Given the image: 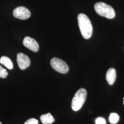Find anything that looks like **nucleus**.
Here are the masks:
<instances>
[{"mask_svg": "<svg viewBox=\"0 0 124 124\" xmlns=\"http://www.w3.org/2000/svg\"><path fill=\"white\" fill-rule=\"evenodd\" d=\"M78 22L80 32L83 38L89 39L93 34V26L88 17L85 14L80 13L78 17Z\"/></svg>", "mask_w": 124, "mask_h": 124, "instance_id": "1", "label": "nucleus"}, {"mask_svg": "<svg viewBox=\"0 0 124 124\" xmlns=\"http://www.w3.org/2000/svg\"><path fill=\"white\" fill-rule=\"evenodd\" d=\"M94 9L96 12L100 16L108 19L115 18V11L110 6L104 2H99L94 5Z\"/></svg>", "mask_w": 124, "mask_h": 124, "instance_id": "2", "label": "nucleus"}, {"mask_svg": "<svg viewBox=\"0 0 124 124\" xmlns=\"http://www.w3.org/2000/svg\"><path fill=\"white\" fill-rule=\"evenodd\" d=\"M86 96L87 92L85 89H80L75 93L71 103V108L73 111H78L82 108L86 100Z\"/></svg>", "mask_w": 124, "mask_h": 124, "instance_id": "3", "label": "nucleus"}, {"mask_svg": "<svg viewBox=\"0 0 124 124\" xmlns=\"http://www.w3.org/2000/svg\"><path fill=\"white\" fill-rule=\"evenodd\" d=\"M50 64L54 70L61 74H66L69 70L66 63L58 58H53L50 61Z\"/></svg>", "mask_w": 124, "mask_h": 124, "instance_id": "4", "label": "nucleus"}, {"mask_svg": "<svg viewBox=\"0 0 124 124\" xmlns=\"http://www.w3.org/2000/svg\"><path fill=\"white\" fill-rule=\"evenodd\" d=\"M13 15L15 18L22 20H25L31 17V13L25 7L20 6L13 10Z\"/></svg>", "mask_w": 124, "mask_h": 124, "instance_id": "5", "label": "nucleus"}, {"mask_svg": "<svg viewBox=\"0 0 124 124\" xmlns=\"http://www.w3.org/2000/svg\"><path fill=\"white\" fill-rule=\"evenodd\" d=\"M17 61L18 66L21 70L26 69L30 66L31 62L29 57L26 54L22 53L17 54Z\"/></svg>", "mask_w": 124, "mask_h": 124, "instance_id": "6", "label": "nucleus"}, {"mask_svg": "<svg viewBox=\"0 0 124 124\" xmlns=\"http://www.w3.org/2000/svg\"><path fill=\"white\" fill-rule=\"evenodd\" d=\"M23 46L34 53L39 51V45L35 39L29 36L25 37L23 40Z\"/></svg>", "mask_w": 124, "mask_h": 124, "instance_id": "7", "label": "nucleus"}, {"mask_svg": "<svg viewBox=\"0 0 124 124\" xmlns=\"http://www.w3.org/2000/svg\"><path fill=\"white\" fill-rule=\"evenodd\" d=\"M116 78V72L114 68L109 69L106 74V79L108 84L112 85L115 82Z\"/></svg>", "mask_w": 124, "mask_h": 124, "instance_id": "8", "label": "nucleus"}, {"mask_svg": "<svg viewBox=\"0 0 124 124\" xmlns=\"http://www.w3.org/2000/svg\"><path fill=\"white\" fill-rule=\"evenodd\" d=\"M0 63L4 65L9 70H12L13 68V62L10 58L7 56H2L0 58Z\"/></svg>", "mask_w": 124, "mask_h": 124, "instance_id": "9", "label": "nucleus"}, {"mask_svg": "<svg viewBox=\"0 0 124 124\" xmlns=\"http://www.w3.org/2000/svg\"><path fill=\"white\" fill-rule=\"evenodd\" d=\"M40 120L43 124H52L55 121L53 116L50 113L41 115L40 117Z\"/></svg>", "mask_w": 124, "mask_h": 124, "instance_id": "10", "label": "nucleus"}, {"mask_svg": "<svg viewBox=\"0 0 124 124\" xmlns=\"http://www.w3.org/2000/svg\"><path fill=\"white\" fill-rule=\"evenodd\" d=\"M119 116L116 113H111L109 117V121L110 123L112 124H116L119 120Z\"/></svg>", "mask_w": 124, "mask_h": 124, "instance_id": "11", "label": "nucleus"}, {"mask_svg": "<svg viewBox=\"0 0 124 124\" xmlns=\"http://www.w3.org/2000/svg\"><path fill=\"white\" fill-rule=\"evenodd\" d=\"M8 75V73L6 69L0 65V78H6Z\"/></svg>", "mask_w": 124, "mask_h": 124, "instance_id": "12", "label": "nucleus"}, {"mask_svg": "<svg viewBox=\"0 0 124 124\" xmlns=\"http://www.w3.org/2000/svg\"><path fill=\"white\" fill-rule=\"evenodd\" d=\"M24 124H38V120L35 118H31L27 120Z\"/></svg>", "mask_w": 124, "mask_h": 124, "instance_id": "13", "label": "nucleus"}, {"mask_svg": "<svg viewBox=\"0 0 124 124\" xmlns=\"http://www.w3.org/2000/svg\"><path fill=\"white\" fill-rule=\"evenodd\" d=\"M95 123L96 124H106V122L104 118L102 117H98L95 120Z\"/></svg>", "mask_w": 124, "mask_h": 124, "instance_id": "14", "label": "nucleus"}, {"mask_svg": "<svg viewBox=\"0 0 124 124\" xmlns=\"http://www.w3.org/2000/svg\"><path fill=\"white\" fill-rule=\"evenodd\" d=\"M123 100H124V101H123V103H124V98H123Z\"/></svg>", "mask_w": 124, "mask_h": 124, "instance_id": "15", "label": "nucleus"}, {"mask_svg": "<svg viewBox=\"0 0 124 124\" xmlns=\"http://www.w3.org/2000/svg\"><path fill=\"white\" fill-rule=\"evenodd\" d=\"M0 124H2V123H1L0 122Z\"/></svg>", "mask_w": 124, "mask_h": 124, "instance_id": "16", "label": "nucleus"}]
</instances>
